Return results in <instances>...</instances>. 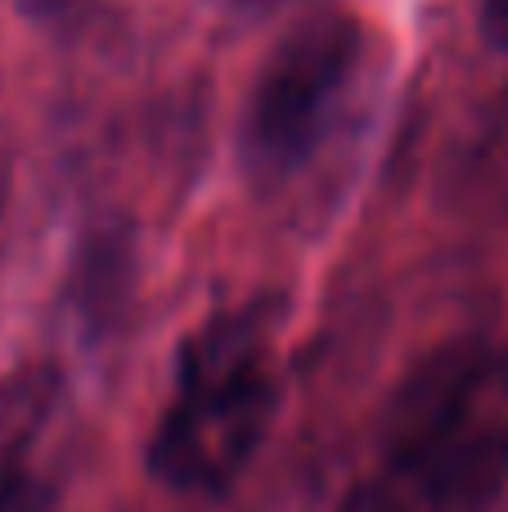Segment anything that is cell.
<instances>
[{
	"label": "cell",
	"mask_w": 508,
	"mask_h": 512,
	"mask_svg": "<svg viewBox=\"0 0 508 512\" xmlns=\"http://www.w3.org/2000/svg\"><path fill=\"white\" fill-rule=\"evenodd\" d=\"M369 81V32L351 14H311L270 50L239 122V158L257 189L302 185L347 140Z\"/></svg>",
	"instance_id": "cell-3"
},
{
	"label": "cell",
	"mask_w": 508,
	"mask_h": 512,
	"mask_svg": "<svg viewBox=\"0 0 508 512\" xmlns=\"http://www.w3.org/2000/svg\"><path fill=\"white\" fill-rule=\"evenodd\" d=\"M477 27H482V41L491 50L508 54V0H482L477 5Z\"/></svg>",
	"instance_id": "cell-5"
},
{
	"label": "cell",
	"mask_w": 508,
	"mask_h": 512,
	"mask_svg": "<svg viewBox=\"0 0 508 512\" xmlns=\"http://www.w3.org/2000/svg\"><path fill=\"white\" fill-rule=\"evenodd\" d=\"M508 490V346L464 337L401 382L369 512H491Z\"/></svg>",
	"instance_id": "cell-1"
},
{
	"label": "cell",
	"mask_w": 508,
	"mask_h": 512,
	"mask_svg": "<svg viewBox=\"0 0 508 512\" xmlns=\"http://www.w3.org/2000/svg\"><path fill=\"white\" fill-rule=\"evenodd\" d=\"M0 512H54V486L32 454V436L0 414Z\"/></svg>",
	"instance_id": "cell-4"
},
{
	"label": "cell",
	"mask_w": 508,
	"mask_h": 512,
	"mask_svg": "<svg viewBox=\"0 0 508 512\" xmlns=\"http://www.w3.org/2000/svg\"><path fill=\"white\" fill-rule=\"evenodd\" d=\"M275 414V328L261 306L225 310L180 346L167 409L149 436V472L176 495H216L257 459Z\"/></svg>",
	"instance_id": "cell-2"
},
{
	"label": "cell",
	"mask_w": 508,
	"mask_h": 512,
	"mask_svg": "<svg viewBox=\"0 0 508 512\" xmlns=\"http://www.w3.org/2000/svg\"><path fill=\"white\" fill-rule=\"evenodd\" d=\"M252 5H275V0H252Z\"/></svg>",
	"instance_id": "cell-8"
},
{
	"label": "cell",
	"mask_w": 508,
	"mask_h": 512,
	"mask_svg": "<svg viewBox=\"0 0 508 512\" xmlns=\"http://www.w3.org/2000/svg\"><path fill=\"white\" fill-rule=\"evenodd\" d=\"M27 9H32L36 18H45V23H68V18H77L81 9H90L95 0H23Z\"/></svg>",
	"instance_id": "cell-6"
},
{
	"label": "cell",
	"mask_w": 508,
	"mask_h": 512,
	"mask_svg": "<svg viewBox=\"0 0 508 512\" xmlns=\"http://www.w3.org/2000/svg\"><path fill=\"white\" fill-rule=\"evenodd\" d=\"M5 212H9V162L0 153V234H5Z\"/></svg>",
	"instance_id": "cell-7"
}]
</instances>
